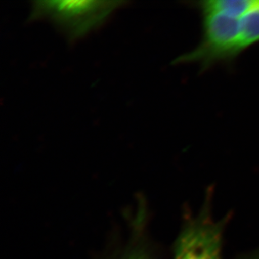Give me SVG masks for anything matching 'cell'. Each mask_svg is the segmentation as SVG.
Segmentation results:
<instances>
[{
  "instance_id": "obj_1",
  "label": "cell",
  "mask_w": 259,
  "mask_h": 259,
  "mask_svg": "<svg viewBox=\"0 0 259 259\" xmlns=\"http://www.w3.org/2000/svg\"><path fill=\"white\" fill-rule=\"evenodd\" d=\"M127 4L113 0H36L32 2L28 20H47L73 44L103 26Z\"/></svg>"
},
{
  "instance_id": "obj_2",
  "label": "cell",
  "mask_w": 259,
  "mask_h": 259,
  "mask_svg": "<svg viewBox=\"0 0 259 259\" xmlns=\"http://www.w3.org/2000/svg\"><path fill=\"white\" fill-rule=\"evenodd\" d=\"M211 194L202 206L184 223L174 247V259H223V237L229 215L215 219Z\"/></svg>"
},
{
  "instance_id": "obj_3",
  "label": "cell",
  "mask_w": 259,
  "mask_h": 259,
  "mask_svg": "<svg viewBox=\"0 0 259 259\" xmlns=\"http://www.w3.org/2000/svg\"><path fill=\"white\" fill-rule=\"evenodd\" d=\"M223 10L234 15L242 52L259 43V0H231Z\"/></svg>"
},
{
  "instance_id": "obj_4",
  "label": "cell",
  "mask_w": 259,
  "mask_h": 259,
  "mask_svg": "<svg viewBox=\"0 0 259 259\" xmlns=\"http://www.w3.org/2000/svg\"><path fill=\"white\" fill-rule=\"evenodd\" d=\"M119 259H153V256L145 245L138 242L125 250Z\"/></svg>"
},
{
  "instance_id": "obj_5",
  "label": "cell",
  "mask_w": 259,
  "mask_h": 259,
  "mask_svg": "<svg viewBox=\"0 0 259 259\" xmlns=\"http://www.w3.org/2000/svg\"><path fill=\"white\" fill-rule=\"evenodd\" d=\"M237 259H259V248L241 255Z\"/></svg>"
}]
</instances>
